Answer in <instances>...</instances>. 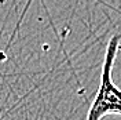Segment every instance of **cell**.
I'll use <instances>...</instances> for the list:
<instances>
[{
  "instance_id": "cell-1",
  "label": "cell",
  "mask_w": 121,
  "mask_h": 120,
  "mask_svg": "<svg viewBox=\"0 0 121 120\" xmlns=\"http://www.w3.org/2000/svg\"><path fill=\"white\" fill-rule=\"evenodd\" d=\"M121 35H113L105 51L102 65L100 84L87 115V120H102L107 115H121V88L117 87L112 77L114 60L118 53Z\"/></svg>"
}]
</instances>
